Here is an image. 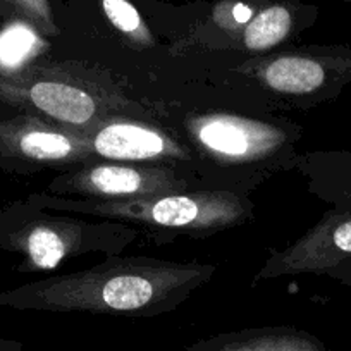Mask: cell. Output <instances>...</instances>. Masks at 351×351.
<instances>
[{
	"label": "cell",
	"instance_id": "15",
	"mask_svg": "<svg viewBox=\"0 0 351 351\" xmlns=\"http://www.w3.org/2000/svg\"><path fill=\"white\" fill-rule=\"evenodd\" d=\"M348 2H351V0H348Z\"/></svg>",
	"mask_w": 351,
	"mask_h": 351
},
{
	"label": "cell",
	"instance_id": "9",
	"mask_svg": "<svg viewBox=\"0 0 351 351\" xmlns=\"http://www.w3.org/2000/svg\"><path fill=\"white\" fill-rule=\"evenodd\" d=\"M23 154L35 160H59L73 152L69 138L50 131H29L19 138Z\"/></svg>",
	"mask_w": 351,
	"mask_h": 351
},
{
	"label": "cell",
	"instance_id": "5",
	"mask_svg": "<svg viewBox=\"0 0 351 351\" xmlns=\"http://www.w3.org/2000/svg\"><path fill=\"white\" fill-rule=\"evenodd\" d=\"M152 222L171 228L204 224L208 219H217V205L202 204L188 197H165L140 208V214Z\"/></svg>",
	"mask_w": 351,
	"mask_h": 351
},
{
	"label": "cell",
	"instance_id": "6",
	"mask_svg": "<svg viewBox=\"0 0 351 351\" xmlns=\"http://www.w3.org/2000/svg\"><path fill=\"white\" fill-rule=\"evenodd\" d=\"M200 140L228 157H243L255 147V134L245 124L231 119H212L200 128Z\"/></svg>",
	"mask_w": 351,
	"mask_h": 351
},
{
	"label": "cell",
	"instance_id": "11",
	"mask_svg": "<svg viewBox=\"0 0 351 351\" xmlns=\"http://www.w3.org/2000/svg\"><path fill=\"white\" fill-rule=\"evenodd\" d=\"M35 45V35L25 26H14L0 35V62L16 66L26 59Z\"/></svg>",
	"mask_w": 351,
	"mask_h": 351
},
{
	"label": "cell",
	"instance_id": "3",
	"mask_svg": "<svg viewBox=\"0 0 351 351\" xmlns=\"http://www.w3.org/2000/svg\"><path fill=\"white\" fill-rule=\"evenodd\" d=\"M95 150L109 158L145 160L160 155L165 141L155 131L136 124H112L97 134Z\"/></svg>",
	"mask_w": 351,
	"mask_h": 351
},
{
	"label": "cell",
	"instance_id": "7",
	"mask_svg": "<svg viewBox=\"0 0 351 351\" xmlns=\"http://www.w3.org/2000/svg\"><path fill=\"white\" fill-rule=\"evenodd\" d=\"M148 180L143 172L130 167L102 165L95 167L84 176V186L97 193L106 195H131L143 191Z\"/></svg>",
	"mask_w": 351,
	"mask_h": 351
},
{
	"label": "cell",
	"instance_id": "12",
	"mask_svg": "<svg viewBox=\"0 0 351 351\" xmlns=\"http://www.w3.org/2000/svg\"><path fill=\"white\" fill-rule=\"evenodd\" d=\"M104 11L117 29L133 33L140 28V16L126 0H104Z\"/></svg>",
	"mask_w": 351,
	"mask_h": 351
},
{
	"label": "cell",
	"instance_id": "14",
	"mask_svg": "<svg viewBox=\"0 0 351 351\" xmlns=\"http://www.w3.org/2000/svg\"><path fill=\"white\" fill-rule=\"evenodd\" d=\"M23 344L18 341H9V339H0V351H21Z\"/></svg>",
	"mask_w": 351,
	"mask_h": 351
},
{
	"label": "cell",
	"instance_id": "13",
	"mask_svg": "<svg viewBox=\"0 0 351 351\" xmlns=\"http://www.w3.org/2000/svg\"><path fill=\"white\" fill-rule=\"evenodd\" d=\"M232 14H234V19L238 23H246L250 18H252V11H250V8H246V5H243V4L236 5L234 11H232Z\"/></svg>",
	"mask_w": 351,
	"mask_h": 351
},
{
	"label": "cell",
	"instance_id": "1",
	"mask_svg": "<svg viewBox=\"0 0 351 351\" xmlns=\"http://www.w3.org/2000/svg\"><path fill=\"white\" fill-rule=\"evenodd\" d=\"M188 269L165 263L134 262L107 272L90 271L83 276L35 285L36 293H16L5 300L19 306L43 310H93V312L155 313L172 300V289L186 282Z\"/></svg>",
	"mask_w": 351,
	"mask_h": 351
},
{
	"label": "cell",
	"instance_id": "8",
	"mask_svg": "<svg viewBox=\"0 0 351 351\" xmlns=\"http://www.w3.org/2000/svg\"><path fill=\"white\" fill-rule=\"evenodd\" d=\"M291 16L288 9L274 5L260 12L245 32V43L250 50H265L274 47L288 35Z\"/></svg>",
	"mask_w": 351,
	"mask_h": 351
},
{
	"label": "cell",
	"instance_id": "2",
	"mask_svg": "<svg viewBox=\"0 0 351 351\" xmlns=\"http://www.w3.org/2000/svg\"><path fill=\"white\" fill-rule=\"evenodd\" d=\"M186 351H329L319 337L295 327H265L221 334Z\"/></svg>",
	"mask_w": 351,
	"mask_h": 351
},
{
	"label": "cell",
	"instance_id": "10",
	"mask_svg": "<svg viewBox=\"0 0 351 351\" xmlns=\"http://www.w3.org/2000/svg\"><path fill=\"white\" fill-rule=\"evenodd\" d=\"M28 252L33 263L43 271H52L66 253L64 241L52 229L38 228L29 234Z\"/></svg>",
	"mask_w": 351,
	"mask_h": 351
},
{
	"label": "cell",
	"instance_id": "4",
	"mask_svg": "<svg viewBox=\"0 0 351 351\" xmlns=\"http://www.w3.org/2000/svg\"><path fill=\"white\" fill-rule=\"evenodd\" d=\"M29 99L53 119L83 124L95 114V102L80 88L62 83H38L29 90Z\"/></svg>",
	"mask_w": 351,
	"mask_h": 351
}]
</instances>
